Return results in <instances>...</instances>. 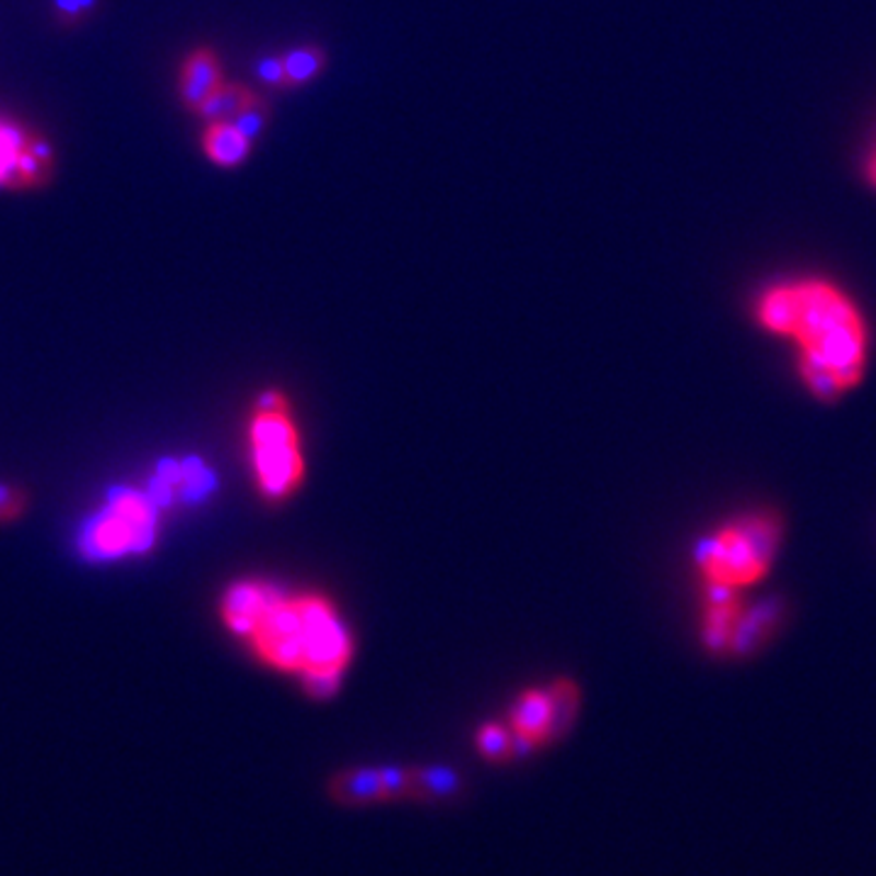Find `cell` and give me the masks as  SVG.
Wrapping results in <instances>:
<instances>
[{"label":"cell","mask_w":876,"mask_h":876,"mask_svg":"<svg viewBox=\"0 0 876 876\" xmlns=\"http://www.w3.org/2000/svg\"><path fill=\"white\" fill-rule=\"evenodd\" d=\"M158 507L152 497L130 487H115L108 505L81 533V551L91 560H113L127 553H146L156 541Z\"/></svg>","instance_id":"5b68a950"},{"label":"cell","mask_w":876,"mask_h":876,"mask_svg":"<svg viewBox=\"0 0 876 876\" xmlns=\"http://www.w3.org/2000/svg\"><path fill=\"white\" fill-rule=\"evenodd\" d=\"M582 709V689L570 677H558L546 687L523 689L509 707L507 725L533 753L568 735Z\"/></svg>","instance_id":"8992f818"},{"label":"cell","mask_w":876,"mask_h":876,"mask_svg":"<svg viewBox=\"0 0 876 876\" xmlns=\"http://www.w3.org/2000/svg\"><path fill=\"white\" fill-rule=\"evenodd\" d=\"M329 796L344 806H366L380 801L376 767H348L329 779Z\"/></svg>","instance_id":"30bf717a"},{"label":"cell","mask_w":876,"mask_h":876,"mask_svg":"<svg viewBox=\"0 0 876 876\" xmlns=\"http://www.w3.org/2000/svg\"><path fill=\"white\" fill-rule=\"evenodd\" d=\"M269 117H271V110H269V105H265V100L259 98V95H251V100L232 117V125L253 142L256 137H261L265 122H269Z\"/></svg>","instance_id":"ac0fdd59"},{"label":"cell","mask_w":876,"mask_h":876,"mask_svg":"<svg viewBox=\"0 0 876 876\" xmlns=\"http://www.w3.org/2000/svg\"><path fill=\"white\" fill-rule=\"evenodd\" d=\"M222 83V69L217 57L210 49H198L190 55L180 71V100H184L190 110L208 98V95Z\"/></svg>","instance_id":"9c48e42d"},{"label":"cell","mask_w":876,"mask_h":876,"mask_svg":"<svg viewBox=\"0 0 876 876\" xmlns=\"http://www.w3.org/2000/svg\"><path fill=\"white\" fill-rule=\"evenodd\" d=\"M220 608L224 626L249 640L265 665L295 675L309 699L336 697L354 662L356 638L327 594L244 580L224 592Z\"/></svg>","instance_id":"6da1fadb"},{"label":"cell","mask_w":876,"mask_h":876,"mask_svg":"<svg viewBox=\"0 0 876 876\" xmlns=\"http://www.w3.org/2000/svg\"><path fill=\"white\" fill-rule=\"evenodd\" d=\"M410 772L414 801H453L465 792L463 777L453 767L412 765Z\"/></svg>","instance_id":"8fae6325"},{"label":"cell","mask_w":876,"mask_h":876,"mask_svg":"<svg viewBox=\"0 0 876 876\" xmlns=\"http://www.w3.org/2000/svg\"><path fill=\"white\" fill-rule=\"evenodd\" d=\"M867 174H869V178H872V184L876 186V156L872 158V164H869V170H867Z\"/></svg>","instance_id":"603a6c76"},{"label":"cell","mask_w":876,"mask_h":876,"mask_svg":"<svg viewBox=\"0 0 876 876\" xmlns=\"http://www.w3.org/2000/svg\"><path fill=\"white\" fill-rule=\"evenodd\" d=\"M79 3L83 8V13H85V10H91L95 3H98V0H79Z\"/></svg>","instance_id":"cb8c5ba5"},{"label":"cell","mask_w":876,"mask_h":876,"mask_svg":"<svg viewBox=\"0 0 876 876\" xmlns=\"http://www.w3.org/2000/svg\"><path fill=\"white\" fill-rule=\"evenodd\" d=\"M779 626V604L777 602H762V604H747L745 616L741 622L738 634H735L731 658H747L760 650L769 638L774 636Z\"/></svg>","instance_id":"ba28073f"},{"label":"cell","mask_w":876,"mask_h":876,"mask_svg":"<svg viewBox=\"0 0 876 876\" xmlns=\"http://www.w3.org/2000/svg\"><path fill=\"white\" fill-rule=\"evenodd\" d=\"M747 602L741 590L729 587H703L701 606V643L715 658H731L735 634L745 616Z\"/></svg>","instance_id":"52a82bcc"},{"label":"cell","mask_w":876,"mask_h":876,"mask_svg":"<svg viewBox=\"0 0 876 876\" xmlns=\"http://www.w3.org/2000/svg\"><path fill=\"white\" fill-rule=\"evenodd\" d=\"M757 322L798 346V376L820 402L857 388L867 370L869 334L857 305L826 281L774 285L757 303Z\"/></svg>","instance_id":"7a4b0ae2"},{"label":"cell","mask_w":876,"mask_h":876,"mask_svg":"<svg viewBox=\"0 0 876 876\" xmlns=\"http://www.w3.org/2000/svg\"><path fill=\"white\" fill-rule=\"evenodd\" d=\"M477 753L489 762L511 760V729L507 723L487 721L475 731Z\"/></svg>","instance_id":"2e32d148"},{"label":"cell","mask_w":876,"mask_h":876,"mask_svg":"<svg viewBox=\"0 0 876 876\" xmlns=\"http://www.w3.org/2000/svg\"><path fill=\"white\" fill-rule=\"evenodd\" d=\"M380 782V801H400L412 798V772L410 767L388 765L376 767Z\"/></svg>","instance_id":"e0dca14e"},{"label":"cell","mask_w":876,"mask_h":876,"mask_svg":"<svg viewBox=\"0 0 876 876\" xmlns=\"http://www.w3.org/2000/svg\"><path fill=\"white\" fill-rule=\"evenodd\" d=\"M20 509V497L10 485H0V519L13 517Z\"/></svg>","instance_id":"44dd1931"},{"label":"cell","mask_w":876,"mask_h":876,"mask_svg":"<svg viewBox=\"0 0 876 876\" xmlns=\"http://www.w3.org/2000/svg\"><path fill=\"white\" fill-rule=\"evenodd\" d=\"M55 5L59 10V15L67 20V23H76V20L83 15V8L79 0H55Z\"/></svg>","instance_id":"7402d4cb"},{"label":"cell","mask_w":876,"mask_h":876,"mask_svg":"<svg viewBox=\"0 0 876 876\" xmlns=\"http://www.w3.org/2000/svg\"><path fill=\"white\" fill-rule=\"evenodd\" d=\"M251 465L261 495L269 501H285L305 483L307 463L303 453L291 400L269 390L256 400L249 424Z\"/></svg>","instance_id":"277c9868"},{"label":"cell","mask_w":876,"mask_h":876,"mask_svg":"<svg viewBox=\"0 0 876 876\" xmlns=\"http://www.w3.org/2000/svg\"><path fill=\"white\" fill-rule=\"evenodd\" d=\"M29 142V134L23 127L0 120V188H20L17 186V156Z\"/></svg>","instance_id":"5bb4252c"},{"label":"cell","mask_w":876,"mask_h":876,"mask_svg":"<svg viewBox=\"0 0 876 876\" xmlns=\"http://www.w3.org/2000/svg\"><path fill=\"white\" fill-rule=\"evenodd\" d=\"M51 176V162H45L37 154H32L25 146L17 156V186L20 188H37L47 184Z\"/></svg>","instance_id":"d6986e66"},{"label":"cell","mask_w":876,"mask_h":876,"mask_svg":"<svg viewBox=\"0 0 876 876\" xmlns=\"http://www.w3.org/2000/svg\"><path fill=\"white\" fill-rule=\"evenodd\" d=\"M782 541V523L772 511H753L703 536L694 548V568L703 587L745 590L772 568Z\"/></svg>","instance_id":"3957f363"},{"label":"cell","mask_w":876,"mask_h":876,"mask_svg":"<svg viewBox=\"0 0 876 876\" xmlns=\"http://www.w3.org/2000/svg\"><path fill=\"white\" fill-rule=\"evenodd\" d=\"M256 73H259V79L265 83L285 85L283 57H261L259 63H256Z\"/></svg>","instance_id":"ffe728a7"},{"label":"cell","mask_w":876,"mask_h":876,"mask_svg":"<svg viewBox=\"0 0 876 876\" xmlns=\"http://www.w3.org/2000/svg\"><path fill=\"white\" fill-rule=\"evenodd\" d=\"M324 67V55L317 47H297L283 55L285 85H303L312 81Z\"/></svg>","instance_id":"9a60e30c"},{"label":"cell","mask_w":876,"mask_h":876,"mask_svg":"<svg viewBox=\"0 0 876 876\" xmlns=\"http://www.w3.org/2000/svg\"><path fill=\"white\" fill-rule=\"evenodd\" d=\"M251 91L244 88L239 83H220L215 91H212L205 100H202L196 113L202 117L208 125L212 122H232V117L237 115L244 105L251 100Z\"/></svg>","instance_id":"4fadbf2b"},{"label":"cell","mask_w":876,"mask_h":876,"mask_svg":"<svg viewBox=\"0 0 876 876\" xmlns=\"http://www.w3.org/2000/svg\"><path fill=\"white\" fill-rule=\"evenodd\" d=\"M202 146L212 164L232 168L249 156L251 139L244 137L232 122H212L202 137Z\"/></svg>","instance_id":"7c38bea8"}]
</instances>
